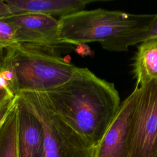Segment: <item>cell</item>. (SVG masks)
Listing matches in <instances>:
<instances>
[{
	"instance_id": "cell-14",
	"label": "cell",
	"mask_w": 157,
	"mask_h": 157,
	"mask_svg": "<svg viewBox=\"0 0 157 157\" xmlns=\"http://www.w3.org/2000/svg\"><path fill=\"white\" fill-rule=\"evenodd\" d=\"M16 99V95L14 97H12L4 102H3L1 105H0V128L5 120L7 113H9L10 109L13 105Z\"/></svg>"
},
{
	"instance_id": "cell-8",
	"label": "cell",
	"mask_w": 157,
	"mask_h": 157,
	"mask_svg": "<svg viewBox=\"0 0 157 157\" xmlns=\"http://www.w3.org/2000/svg\"><path fill=\"white\" fill-rule=\"evenodd\" d=\"M17 96L18 157H44V134L37 117Z\"/></svg>"
},
{
	"instance_id": "cell-1",
	"label": "cell",
	"mask_w": 157,
	"mask_h": 157,
	"mask_svg": "<svg viewBox=\"0 0 157 157\" xmlns=\"http://www.w3.org/2000/svg\"><path fill=\"white\" fill-rule=\"evenodd\" d=\"M44 93L53 110L94 147L121 105L114 84L97 77L87 67H76L66 82Z\"/></svg>"
},
{
	"instance_id": "cell-4",
	"label": "cell",
	"mask_w": 157,
	"mask_h": 157,
	"mask_svg": "<svg viewBox=\"0 0 157 157\" xmlns=\"http://www.w3.org/2000/svg\"><path fill=\"white\" fill-rule=\"evenodd\" d=\"M17 95L42 126L44 157H94L96 147L53 110L44 92L23 91Z\"/></svg>"
},
{
	"instance_id": "cell-5",
	"label": "cell",
	"mask_w": 157,
	"mask_h": 157,
	"mask_svg": "<svg viewBox=\"0 0 157 157\" xmlns=\"http://www.w3.org/2000/svg\"><path fill=\"white\" fill-rule=\"evenodd\" d=\"M129 157H157V78L139 86L131 122Z\"/></svg>"
},
{
	"instance_id": "cell-7",
	"label": "cell",
	"mask_w": 157,
	"mask_h": 157,
	"mask_svg": "<svg viewBox=\"0 0 157 157\" xmlns=\"http://www.w3.org/2000/svg\"><path fill=\"white\" fill-rule=\"evenodd\" d=\"M139 86L121 103L103 138L96 147L94 157H129L132 115L139 96Z\"/></svg>"
},
{
	"instance_id": "cell-10",
	"label": "cell",
	"mask_w": 157,
	"mask_h": 157,
	"mask_svg": "<svg viewBox=\"0 0 157 157\" xmlns=\"http://www.w3.org/2000/svg\"><path fill=\"white\" fill-rule=\"evenodd\" d=\"M133 73L138 86L157 78V38L139 44L134 58Z\"/></svg>"
},
{
	"instance_id": "cell-13",
	"label": "cell",
	"mask_w": 157,
	"mask_h": 157,
	"mask_svg": "<svg viewBox=\"0 0 157 157\" xmlns=\"http://www.w3.org/2000/svg\"><path fill=\"white\" fill-rule=\"evenodd\" d=\"M0 40L6 46V48L16 44L15 31L13 26L8 22L0 19Z\"/></svg>"
},
{
	"instance_id": "cell-3",
	"label": "cell",
	"mask_w": 157,
	"mask_h": 157,
	"mask_svg": "<svg viewBox=\"0 0 157 157\" xmlns=\"http://www.w3.org/2000/svg\"><path fill=\"white\" fill-rule=\"evenodd\" d=\"M156 14H133L104 9L83 10L61 17L59 36L63 44H100L120 34L148 27Z\"/></svg>"
},
{
	"instance_id": "cell-2",
	"label": "cell",
	"mask_w": 157,
	"mask_h": 157,
	"mask_svg": "<svg viewBox=\"0 0 157 157\" xmlns=\"http://www.w3.org/2000/svg\"><path fill=\"white\" fill-rule=\"evenodd\" d=\"M57 48L18 43L6 48L0 67L13 72L9 87L14 95L23 91L46 92L71 77L76 66L62 58Z\"/></svg>"
},
{
	"instance_id": "cell-17",
	"label": "cell",
	"mask_w": 157,
	"mask_h": 157,
	"mask_svg": "<svg viewBox=\"0 0 157 157\" xmlns=\"http://www.w3.org/2000/svg\"><path fill=\"white\" fill-rule=\"evenodd\" d=\"M6 45L0 40V52H2V51L4 50V49H6Z\"/></svg>"
},
{
	"instance_id": "cell-16",
	"label": "cell",
	"mask_w": 157,
	"mask_h": 157,
	"mask_svg": "<svg viewBox=\"0 0 157 157\" xmlns=\"http://www.w3.org/2000/svg\"><path fill=\"white\" fill-rule=\"evenodd\" d=\"M15 96L10 90L0 86V105Z\"/></svg>"
},
{
	"instance_id": "cell-11",
	"label": "cell",
	"mask_w": 157,
	"mask_h": 157,
	"mask_svg": "<svg viewBox=\"0 0 157 157\" xmlns=\"http://www.w3.org/2000/svg\"><path fill=\"white\" fill-rule=\"evenodd\" d=\"M17 98L0 128V157H18Z\"/></svg>"
},
{
	"instance_id": "cell-9",
	"label": "cell",
	"mask_w": 157,
	"mask_h": 157,
	"mask_svg": "<svg viewBox=\"0 0 157 157\" xmlns=\"http://www.w3.org/2000/svg\"><path fill=\"white\" fill-rule=\"evenodd\" d=\"M12 15L39 13L58 18L85 10L92 0H5Z\"/></svg>"
},
{
	"instance_id": "cell-15",
	"label": "cell",
	"mask_w": 157,
	"mask_h": 157,
	"mask_svg": "<svg viewBox=\"0 0 157 157\" xmlns=\"http://www.w3.org/2000/svg\"><path fill=\"white\" fill-rule=\"evenodd\" d=\"M9 6L5 0H0V19L12 15Z\"/></svg>"
},
{
	"instance_id": "cell-12",
	"label": "cell",
	"mask_w": 157,
	"mask_h": 157,
	"mask_svg": "<svg viewBox=\"0 0 157 157\" xmlns=\"http://www.w3.org/2000/svg\"><path fill=\"white\" fill-rule=\"evenodd\" d=\"M153 38H157V18L146 28L120 34L100 44L108 51L123 52L131 46Z\"/></svg>"
},
{
	"instance_id": "cell-6",
	"label": "cell",
	"mask_w": 157,
	"mask_h": 157,
	"mask_svg": "<svg viewBox=\"0 0 157 157\" xmlns=\"http://www.w3.org/2000/svg\"><path fill=\"white\" fill-rule=\"evenodd\" d=\"M1 20L13 26L17 44L52 47L63 45L59 36V21L55 17L26 13L13 14Z\"/></svg>"
}]
</instances>
